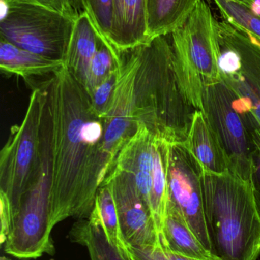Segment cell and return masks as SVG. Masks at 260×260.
Wrapping results in <instances>:
<instances>
[{"mask_svg":"<svg viewBox=\"0 0 260 260\" xmlns=\"http://www.w3.org/2000/svg\"><path fill=\"white\" fill-rule=\"evenodd\" d=\"M90 217H93L100 223L111 244L120 250L128 251L129 246L124 237L117 206L109 183H104L98 189Z\"/></svg>","mask_w":260,"mask_h":260,"instance_id":"obj_22","label":"cell"},{"mask_svg":"<svg viewBox=\"0 0 260 260\" xmlns=\"http://www.w3.org/2000/svg\"><path fill=\"white\" fill-rule=\"evenodd\" d=\"M134 117L154 136L169 143H184L195 108L188 102L177 78L172 43L167 36L137 47Z\"/></svg>","mask_w":260,"mask_h":260,"instance_id":"obj_2","label":"cell"},{"mask_svg":"<svg viewBox=\"0 0 260 260\" xmlns=\"http://www.w3.org/2000/svg\"><path fill=\"white\" fill-rule=\"evenodd\" d=\"M184 144L205 172L223 174L230 171L225 152L203 111L195 110L194 112Z\"/></svg>","mask_w":260,"mask_h":260,"instance_id":"obj_16","label":"cell"},{"mask_svg":"<svg viewBox=\"0 0 260 260\" xmlns=\"http://www.w3.org/2000/svg\"><path fill=\"white\" fill-rule=\"evenodd\" d=\"M148 41L146 0H114L110 44L122 54Z\"/></svg>","mask_w":260,"mask_h":260,"instance_id":"obj_14","label":"cell"},{"mask_svg":"<svg viewBox=\"0 0 260 260\" xmlns=\"http://www.w3.org/2000/svg\"><path fill=\"white\" fill-rule=\"evenodd\" d=\"M70 6L74 11L75 13L79 16L81 14L83 13V8L82 6V1L81 0H68Z\"/></svg>","mask_w":260,"mask_h":260,"instance_id":"obj_31","label":"cell"},{"mask_svg":"<svg viewBox=\"0 0 260 260\" xmlns=\"http://www.w3.org/2000/svg\"><path fill=\"white\" fill-rule=\"evenodd\" d=\"M170 145L171 143L166 139L154 136V180L149 207L160 237V242L169 205L168 171Z\"/></svg>","mask_w":260,"mask_h":260,"instance_id":"obj_20","label":"cell"},{"mask_svg":"<svg viewBox=\"0 0 260 260\" xmlns=\"http://www.w3.org/2000/svg\"><path fill=\"white\" fill-rule=\"evenodd\" d=\"M64 66L63 61L48 59L0 38V69L5 74L15 75L28 80L53 76Z\"/></svg>","mask_w":260,"mask_h":260,"instance_id":"obj_17","label":"cell"},{"mask_svg":"<svg viewBox=\"0 0 260 260\" xmlns=\"http://www.w3.org/2000/svg\"><path fill=\"white\" fill-rule=\"evenodd\" d=\"M128 253L132 260H203L182 256L163 247L129 246ZM207 260H221L218 257Z\"/></svg>","mask_w":260,"mask_h":260,"instance_id":"obj_27","label":"cell"},{"mask_svg":"<svg viewBox=\"0 0 260 260\" xmlns=\"http://www.w3.org/2000/svg\"><path fill=\"white\" fill-rule=\"evenodd\" d=\"M161 245L171 252L194 259L207 260L216 257L206 250L183 215L170 203L168 205L163 224Z\"/></svg>","mask_w":260,"mask_h":260,"instance_id":"obj_18","label":"cell"},{"mask_svg":"<svg viewBox=\"0 0 260 260\" xmlns=\"http://www.w3.org/2000/svg\"><path fill=\"white\" fill-rule=\"evenodd\" d=\"M51 180L50 123L44 115L41 163L35 180L12 215L10 231L5 241V252L19 259H35L44 253L53 255L50 192Z\"/></svg>","mask_w":260,"mask_h":260,"instance_id":"obj_5","label":"cell"},{"mask_svg":"<svg viewBox=\"0 0 260 260\" xmlns=\"http://www.w3.org/2000/svg\"><path fill=\"white\" fill-rule=\"evenodd\" d=\"M120 68L121 67L100 85H98L90 95L92 108L95 114L100 118L104 119L109 109L115 90Z\"/></svg>","mask_w":260,"mask_h":260,"instance_id":"obj_26","label":"cell"},{"mask_svg":"<svg viewBox=\"0 0 260 260\" xmlns=\"http://www.w3.org/2000/svg\"><path fill=\"white\" fill-rule=\"evenodd\" d=\"M203 199L211 253L221 260H256L260 217L251 183L232 171L203 174Z\"/></svg>","mask_w":260,"mask_h":260,"instance_id":"obj_3","label":"cell"},{"mask_svg":"<svg viewBox=\"0 0 260 260\" xmlns=\"http://www.w3.org/2000/svg\"><path fill=\"white\" fill-rule=\"evenodd\" d=\"M179 83L195 110L203 111L207 85L221 82L218 64L216 19L201 0L189 18L172 35Z\"/></svg>","mask_w":260,"mask_h":260,"instance_id":"obj_4","label":"cell"},{"mask_svg":"<svg viewBox=\"0 0 260 260\" xmlns=\"http://www.w3.org/2000/svg\"><path fill=\"white\" fill-rule=\"evenodd\" d=\"M104 183H109L112 189L128 246L162 247L151 209L139 192L133 176L114 170Z\"/></svg>","mask_w":260,"mask_h":260,"instance_id":"obj_11","label":"cell"},{"mask_svg":"<svg viewBox=\"0 0 260 260\" xmlns=\"http://www.w3.org/2000/svg\"><path fill=\"white\" fill-rule=\"evenodd\" d=\"M21 1L27 2V3H34V4L44 6L47 9L56 11L60 13L64 14L67 16L71 18H78V15L75 13L73 9L70 6L68 0H21Z\"/></svg>","mask_w":260,"mask_h":260,"instance_id":"obj_30","label":"cell"},{"mask_svg":"<svg viewBox=\"0 0 260 260\" xmlns=\"http://www.w3.org/2000/svg\"><path fill=\"white\" fill-rule=\"evenodd\" d=\"M253 1H254V0H251V3H253Z\"/></svg>","mask_w":260,"mask_h":260,"instance_id":"obj_34","label":"cell"},{"mask_svg":"<svg viewBox=\"0 0 260 260\" xmlns=\"http://www.w3.org/2000/svg\"><path fill=\"white\" fill-rule=\"evenodd\" d=\"M223 20L235 28L250 34L260 40V15L252 11L250 6L235 0H213Z\"/></svg>","mask_w":260,"mask_h":260,"instance_id":"obj_24","label":"cell"},{"mask_svg":"<svg viewBox=\"0 0 260 260\" xmlns=\"http://www.w3.org/2000/svg\"><path fill=\"white\" fill-rule=\"evenodd\" d=\"M47 100L46 82L34 88L22 122L11 128L0 152V191L9 198L12 215L39 168Z\"/></svg>","mask_w":260,"mask_h":260,"instance_id":"obj_6","label":"cell"},{"mask_svg":"<svg viewBox=\"0 0 260 260\" xmlns=\"http://www.w3.org/2000/svg\"><path fill=\"white\" fill-rule=\"evenodd\" d=\"M154 135L145 125L138 124L134 136L119 152L113 170L133 176L137 189L148 206L154 180Z\"/></svg>","mask_w":260,"mask_h":260,"instance_id":"obj_12","label":"cell"},{"mask_svg":"<svg viewBox=\"0 0 260 260\" xmlns=\"http://www.w3.org/2000/svg\"><path fill=\"white\" fill-rule=\"evenodd\" d=\"M0 2V38L24 50L64 62L76 18L21 0Z\"/></svg>","mask_w":260,"mask_h":260,"instance_id":"obj_7","label":"cell"},{"mask_svg":"<svg viewBox=\"0 0 260 260\" xmlns=\"http://www.w3.org/2000/svg\"><path fill=\"white\" fill-rule=\"evenodd\" d=\"M253 149L252 152V168L250 183L254 196L256 209L260 217V125L254 119L252 123Z\"/></svg>","mask_w":260,"mask_h":260,"instance_id":"obj_28","label":"cell"},{"mask_svg":"<svg viewBox=\"0 0 260 260\" xmlns=\"http://www.w3.org/2000/svg\"><path fill=\"white\" fill-rule=\"evenodd\" d=\"M203 174V167L184 143L171 144L168 171L169 203L180 211L197 238L211 253L205 216Z\"/></svg>","mask_w":260,"mask_h":260,"instance_id":"obj_9","label":"cell"},{"mask_svg":"<svg viewBox=\"0 0 260 260\" xmlns=\"http://www.w3.org/2000/svg\"><path fill=\"white\" fill-rule=\"evenodd\" d=\"M247 35H248L249 37H250V38H251L252 40H253V41H254L255 43H256V44H258V45L260 47V40L259 38H256V37L253 36V35H250V34H247Z\"/></svg>","mask_w":260,"mask_h":260,"instance_id":"obj_32","label":"cell"},{"mask_svg":"<svg viewBox=\"0 0 260 260\" xmlns=\"http://www.w3.org/2000/svg\"><path fill=\"white\" fill-rule=\"evenodd\" d=\"M122 62V54L103 37L90 65L86 89L89 95L98 85L115 72L121 67Z\"/></svg>","mask_w":260,"mask_h":260,"instance_id":"obj_23","label":"cell"},{"mask_svg":"<svg viewBox=\"0 0 260 260\" xmlns=\"http://www.w3.org/2000/svg\"><path fill=\"white\" fill-rule=\"evenodd\" d=\"M138 64L137 47L122 53V63L114 95L103 119V150L109 171L108 176L114 170L121 150L134 136L138 126L134 117L135 79Z\"/></svg>","mask_w":260,"mask_h":260,"instance_id":"obj_10","label":"cell"},{"mask_svg":"<svg viewBox=\"0 0 260 260\" xmlns=\"http://www.w3.org/2000/svg\"><path fill=\"white\" fill-rule=\"evenodd\" d=\"M83 11L99 33L109 41L113 24L114 0H81ZM110 43V42H109Z\"/></svg>","mask_w":260,"mask_h":260,"instance_id":"obj_25","label":"cell"},{"mask_svg":"<svg viewBox=\"0 0 260 260\" xmlns=\"http://www.w3.org/2000/svg\"><path fill=\"white\" fill-rule=\"evenodd\" d=\"M203 113L225 152L230 171L250 181L253 114L241 112L235 108L233 92L223 81L206 87Z\"/></svg>","mask_w":260,"mask_h":260,"instance_id":"obj_8","label":"cell"},{"mask_svg":"<svg viewBox=\"0 0 260 260\" xmlns=\"http://www.w3.org/2000/svg\"><path fill=\"white\" fill-rule=\"evenodd\" d=\"M50 123L51 224L90 218L98 189L109 174L103 119L65 67L47 81Z\"/></svg>","mask_w":260,"mask_h":260,"instance_id":"obj_1","label":"cell"},{"mask_svg":"<svg viewBox=\"0 0 260 260\" xmlns=\"http://www.w3.org/2000/svg\"><path fill=\"white\" fill-rule=\"evenodd\" d=\"M0 217H1V230H0V243L4 244L10 231L12 213L10 202L4 192L0 191Z\"/></svg>","mask_w":260,"mask_h":260,"instance_id":"obj_29","label":"cell"},{"mask_svg":"<svg viewBox=\"0 0 260 260\" xmlns=\"http://www.w3.org/2000/svg\"><path fill=\"white\" fill-rule=\"evenodd\" d=\"M235 1L239 2V3H244V4L247 5V6H251V0H235Z\"/></svg>","mask_w":260,"mask_h":260,"instance_id":"obj_33","label":"cell"},{"mask_svg":"<svg viewBox=\"0 0 260 260\" xmlns=\"http://www.w3.org/2000/svg\"><path fill=\"white\" fill-rule=\"evenodd\" d=\"M70 238L87 249L91 260H132L128 251L110 242L100 223L93 217L77 220L70 229Z\"/></svg>","mask_w":260,"mask_h":260,"instance_id":"obj_21","label":"cell"},{"mask_svg":"<svg viewBox=\"0 0 260 260\" xmlns=\"http://www.w3.org/2000/svg\"><path fill=\"white\" fill-rule=\"evenodd\" d=\"M201 0H146L148 41L172 35Z\"/></svg>","mask_w":260,"mask_h":260,"instance_id":"obj_19","label":"cell"},{"mask_svg":"<svg viewBox=\"0 0 260 260\" xmlns=\"http://www.w3.org/2000/svg\"><path fill=\"white\" fill-rule=\"evenodd\" d=\"M236 95L237 103L260 125V47L247 34L242 42V62L238 71L221 76Z\"/></svg>","mask_w":260,"mask_h":260,"instance_id":"obj_13","label":"cell"},{"mask_svg":"<svg viewBox=\"0 0 260 260\" xmlns=\"http://www.w3.org/2000/svg\"><path fill=\"white\" fill-rule=\"evenodd\" d=\"M102 38L86 13L83 12L78 16L64 59V67L85 91L88 88L90 65Z\"/></svg>","mask_w":260,"mask_h":260,"instance_id":"obj_15","label":"cell"}]
</instances>
